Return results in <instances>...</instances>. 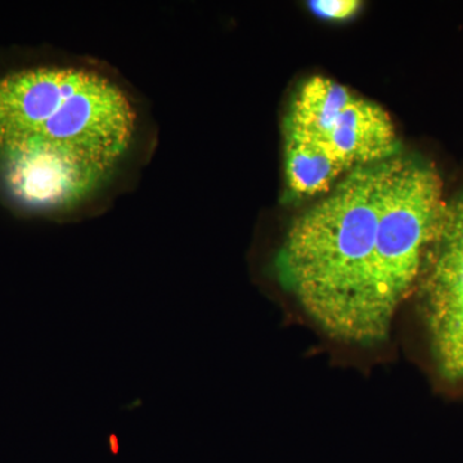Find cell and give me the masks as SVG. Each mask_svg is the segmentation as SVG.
<instances>
[{"instance_id": "obj_7", "label": "cell", "mask_w": 463, "mask_h": 463, "mask_svg": "<svg viewBox=\"0 0 463 463\" xmlns=\"http://www.w3.org/2000/svg\"><path fill=\"white\" fill-rule=\"evenodd\" d=\"M307 5L317 17L327 21L350 20L362 8L359 0H312Z\"/></svg>"}, {"instance_id": "obj_2", "label": "cell", "mask_w": 463, "mask_h": 463, "mask_svg": "<svg viewBox=\"0 0 463 463\" xmlns=\"http://www.w3.org/2000/svg\"><path fill=\"white\" fill-rule=\"evenodd\" d=\"M155 145L146 100L103 61L57 53L0 75V185L27 212L100 214L133 187Z\"/></svg>"}, {"instance_id": "obj_5", "label": "cell", "mask_w": 463, "mask_h": 463, "mask_svg": "<svg viewBox=\"0 0 463 463\" xmlns=\"http://www.w3.org/2000/svg\"><path fill=\"white\" fill-rule=\"evenodd\" d=\"M345 164L325 143L285 125L286 182L298 199L328 194L344 173Z\"/></svg>"}, {"instance_id": "obj_6", "label": "cell", "mask_w": 463, "mask_h": 463, "mask_svg": "<svg viewBox=\"0 0 463 463\" xmlns=\"http://www.w3.org/2000/svg\"><path fill=\"white\" fill-rule=\"evenodd\" d=\"M354 93L332 79L315 76L301 85L292 100L285 125L321 139L332 118Z\"/></svg>"}, {"instance_id": "obj_1", "label": "cell", "mask_w": 463, "mask_h": 463, "mask_svg": "<svg viewBox=\"0 0 463 463\" xmlns=\"http://www.w3.org/2000/svg\"><path fill=\"white\" fill-rule=\"evenodd\" d=\"M446 205L438 170L420 158L354 167L292 222L279 281L334 339L380 343L420 281Z\"/></svg>"}, {"instance_id": "obj_4", "label": "cell", "mask_w": 463, "mask_h": 463, "mask_svg": "<svg viewBox=\"0 0 463 463\" xmlns=\"http://www.w3.org/2000/svg\"><path fill=\"white\" fill-rule=\"evenodd\" d=\"M318 141L325 143L349 170L379 163L398 152L397 130L388 112L356 94L332 118Z\"/></svg>"}, {"instance_id": "obj_3", "label": "cell", "mask_w": 463, "mask_h": 463, "mask_svg": "<svg viewBox=\"0 0 463 463\" xmlns=\"http://www.w3.org/2000/svg\"><path fill=\"white\" fill-rule=\"evenodd\" d=\"M419 285L438 371L463 383V192L447 203Z\"/></svg>"}]
</instances>
